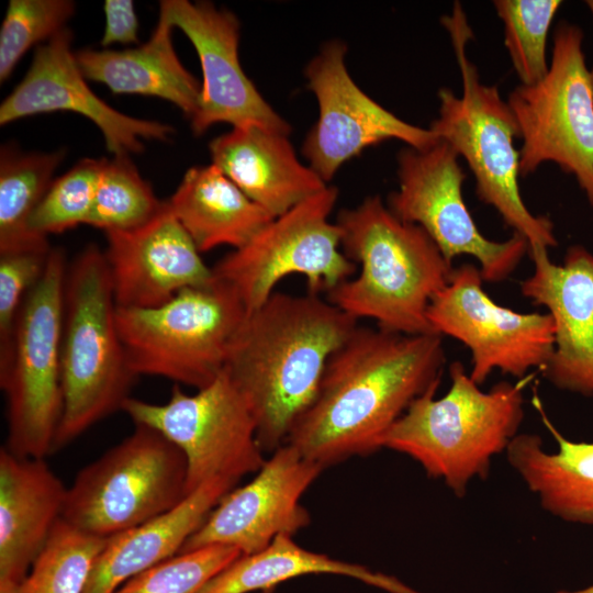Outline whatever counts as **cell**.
Here are the masks:
<instances>
[{"label": "cell", "instance_id": "cell-1", "mask_svg": "<svg viewBox=\"0 0 593 593\" xmlns=\"http://www.w3.org/2000/svg\"><path fill=\"white\" fill-rule=\"evenodd\" d=\"M441 337L358 325L329 357L313 402L286 444L323 469L382 448L410 404L440 383Z\"/></svg>", "mask_w": 593, "mask_h": 593}, {"label": "cell", "instance_id": "cell-2", "mask_svg": "<svg viewBox=\"0 0 593 593\" xmlns=\"http://www.w3.org/2000/svg\"><path fill=\"white\" fill-rule=\"evenodd\" d=\"M358 321L318 294L275 291L247 313L224 371L246 401L264 452H273L313 402L333 353Z\"/></svg>", "mask_w": 593, "mask_h": 593}, {"label": "cell", "instance_id": "cell-3", "mask_svg": "<svg viewBox=\"0 0 593 593\" xmlns=\"http://www.w3.org/2000/svg\"><path fill=\"white\" fill-rule=\"evenodd\" d=\"M335 223L343 253L360 271L327 292V300L387 332L434 333L428 306L454 268L428 234L396 217L379 195L342 210Z\"/></svg>", "mask_w": 593, "mask_h": 593}, {"label": "cell", "instance_id": "cell-4", "mask_svg": "<svg viewBox=\"0 0 593 593\" xmlns=\"http://www.w3.org/2000/svg\"><path fill=\"white\" fill-rule=\"evenodd\" d=\"M448 392L439 383L416 398L384 435L381 446L418 462L463 497L473 479L489 475L492 459L505 452L524 418V381H501L482 391L461 362L449 367Z\"/></svg>", "mask_w": 593, "mask_h": 593}, {"label": "cell", "instance_id": "cell-5", "mask_svg": "<svg viewBox=\"0 0 593 593\" xmlns=\"http://www.w3.org/2000/svg\"><path fill=\"white\" fill-rule=\"evenodd\" d=\"M441 23L451 38L462 93L456 96L448 88L438 91V118L429 128L465 158L474 176L479 200L493 206L504 223L528 242L529 249L557 246L552 222L534 215L523 202L521 157L514 146V139L519 138L518 126L497 87L483 83L468 59L466 48L472 30L459 2Z\"/></svg>", "mask_w": 593, "mask_h": 593}, {"label": "cell", "instance_id": "cell-6", "mask_svg": "<svg viewBox=\"0 0 593 593\" xmlns=\"http://www.w3.org/2000/svg\"><path fill=\"white\" fill-rule=\"evenodd\" d=\"M60 358L64 411L53 452L122 411L137 378L118 331L104 253L92 244L67 268Z\"/></svg>", "mask_w": 593, "mask_h": 593}, {"label": "cell", "instance_id": "cell-7", "mask_svg": "<svg viewBox=\"0 0 593 593\" xmlns=\"http://www.w3.org/2000/svg\"><path fill=\"white\" fill-rule=\"evenodd\" d=\"M67 268L64 251L52 248L0 354L8 421L3 447L18 457L45 459L54 450L64 411L60 353Z\"/></svg>", "mask_w": 593, "mask_h": 593}, {"label": "cell", "instance_id": "cell-8", "mask_svg": "<svg viewBox=\"0 0 593 593\" xmlns=\"http://www.w3.org/2000/svg\"><path fill=\"white\" fill-rule=\"evenodd\" d=\"M246 315L234 289L214 277L156 307L116 306V326L137 377H161L199 390L224 370L230 344Z\"/></svg>", "mask_w": 593, "mask_h": 593}, {"label": "cell", "instance_id": "cell-9", "mask_svg": "<svg viewBox=\"0 0 593 593\" xmlns=\"http://www.w3.org/2000/svg\"><path fill=\"white\" fill-rule=\"evenodd\" d=\"M187 460L159 430L135 424L131 435L85 466L67 488L61 518L109 538L178 505L186 496Z\"/></svg>", "mask_w": 593, "mask_h": 593}, {"label": "cell", "instance_id": "cell-10", "mask_svg": "<svg viewBox=\"0 0 593 593\" xmlns=\"http://www.w3.org/2000/svg\"><path fill=\"white\" fill-rule=\"evenodd\" d=\"M582 43L579 26L559 23L545 78L532 86L519 85L506 102L523 141L521 176L555 163L575 178L593 206V93Z\"/></svg>", "mask_w": 593, "mask_h": 593}, {"label": "cell", "instance_id": "cell-11", "mask_svg": "<svg viewBox=\"0 0 593 593\" xmlns=\"http://www.w3.org/2000/svg\"><path fill=\"white\" fill-rule=\"evenodd\" d=\"M337 198L338 189L327 186L275 217L246 245L221 258L213 276L234 289L247 313L290 275L303 276L309 293L329 292L356 271L342 250L338 225L329 221Z\"/></svg>", "mask_w": 593, "mask_h": 593}, {"label": "cell", "instance_id": "cell-12", "mask_svg": "<svg viewBox=\"0 0 593 593\" xmlns=\"http://www.w3.org/2000/svg\"><path fill=\"white\" fill-rule=\"evenodd\" d=\"M122 411L134 424L159 430L187 460V495L214 479L238 482L265 463L255 418L227 373L194 394L179 384L166 403L128 398Z\"/></svg>", "mask_w": 593, "mask_h": 593}, {"label": "cell", "instance_id": "cell-13", "mask_svg": "<svg viewBox=\"0 0 593 593\" xmlns=\"http://www.w3.org/2000/svg\"><path fill=\"white\" fill-rule=\"evenodd\" d=\"M458 157L441 139L425 149L403 148L398 155L399 188L387 205L400 220L422 227L448 262L472 256L483 281H503L529 251L528 242L516 233L504 242L483 236L462 197L466 174Z\"/></svg>", "mask_w": 593, "mask_h": 593}, {"label": "cell", "instance_id": "cell-14", "mask_svg": "<svg viewBox=\"0 0 593 593\" xmlns=\"http://www.w3.org/2000/svg\"><path fill=\"white\" fill-rule=\"evenodd\" d=\"M475 265L454 268L447 286L430 301L427 318L439 335L471 351L470 378L482 384L494 371L523 379L542 369L555 347V322L547 313H521L495 303L482 288Z\"/></svg>", "mask_w": 593, "mask_h": 593}, {"label": "cell", "instance_id": "cell-15", "mask_svg": "<svg viewBox=\"0 0 593 593\" xmlns=\"http://www.w3.org/2000/svg\"><path fill=\"white\" fill-rule=\"evenodd\" d=\"M344 42H326L309 61L304 75L318 104V118L307 133L302 154L328 183L338 169L363 149L387 139L425 149L439 138L430 128L410 124L363 92L349 75Z\"/></svg>", "mask_w": 593, "mask_h": 593}, {"label": "cell", "instance_id": "cell-16", "mask_svg": "<svg viewBox=\"0 0 593 593\" xmlns=\"http://www.w3.org/2000/svg\"><path fill=\"white\" fill-rule=\"evenodd\" d=\"M194 46L202 69L201 93L191 130L200 136L213 124L259 125L290 134V124L262 98L238 58L239 21L208 1H160V13Z\"/></svg>", "mask_w": 593, "mask_h": 593}, {"label": "cell", "instance_id": "cell-17", "mask_svg": "<svg viewBox=\"0 0 593 593\" xmlns=\"http://www.w3.org/2000/svg\"><path fill=\"white\" fill-rule=\"evenodd\" d=\"M323 468L283 444L245 485L230 491L190 536L180 552L211 545L250 555L278 536L298 533L311 517L301 496Z\"/></svg>", "mask_w": 593, "mask_h": 593}, {"label": "cell", "instance_id": "cell-18", "mask_svg": "<svg viewBox=\"0 0 593 593\" xmlns=\"http://www.w3.org/2000/svg\"><path fill=\"white\" fill-rule=\"evenodd\" d=\"M71 41V31L64 29L36 48L26 75L0 105L1 125L35 114L75 112L98 126L114 156L142 153L143 138L167 141L172 135V126L126 115L97 97L78 67Z\"/></svg>", "mask_w": 593, "mask_h": 593}, {"label": "cell", "instance_id": "cell-19", "mask_svg": "<svg viewBox=\"0 0 593 593\" xmlns=\"http://www.w3.org/2000/svg\"><path fill=\"white\" fill-rule=\"evenodd\" d=\"M533 273L522 281V294L545 306L555 322L553 351L541 369L556 388L593 395V254L571 246L562 265L553 264L548 249L528 251Z\"/></svg>", "mask_w": 593, "mask_h": 593}, {"label": "cell", "instance_id": "cell-20", "mask_svg": "<svg viewBox=\"0 0 593 593\" xmlns=\"http://www.w3.org/2000/svg\"><path fill=\"white\" fill-rule=\"evenodd\" d=\"M103 251L118 307L148 309L213 281L212 268L167 208L146 224L105 233Z\"/></svg>", "mask_w": 593, "mask_h": 593}, {"label": "cell", "instance_id": "cell-21", "mask_svg": "<svg viewBox=\"0 0 593 593\" xmlns=\"http://www.w3.org/2000/svg\"><path fill=\"white\" fill-rule=\"evenodd\" d=\"M67 488L45 459L0 449V593H18L55 525Z\"/></svg>", "mask_w": 593, "mask_h": 593}, {"label": "cell", "instance_id": "cell-22", "mask_svg": "<svg viewBox=\"0 0 593 593\" xmlns=\"http://www.w3.org/2000/svg\"><path fill=\"white\" fill-rule=\"evenodd\" d=\"M209 150L212 164L273 217L328 186L299 159L288 134L264 126L233 127Z\"/></svg>", "mask_w": 593, "mask_h": 593}, {"label": "cell", "instance_id": "cell-23", "mask_svg": "<svg viewBox=\"0 0 593 593\" xmlns=\"http://www.w3.org/2000/svg\"><path fill=\"white\" fill-rule=\"evenodd\" d=\"M236 484L225 479L211 480L170 511L107 538L82 593H114L131 578L179 553Z\"/></svg>", "mask_w": 593, "mask_h": 593}, {"label": "cell", "instance_id": "cell-24", "mask_svg": "<svg viewBox=\"0 0 593 593\" xmlns=\"http://www.w3.org/2000/svg\"><path fill=\"white\" fill-rule=\"evenodd\" d=\"M536 405L558 450L548 452L537 434H517L506 459L542 510L568 523L593 525V443L567 439L537 400Z\"/></svg>", "mask_w": 593, "mask_h": 593}, {"label": "cell", "instance_id": "cell-25", "mask_svg": "<svg viewBox=\"0 0 593 593\" xmlns=\"http://www.w3.org/2000/svg\"><path fill=\"white\" fill-rule=\"evenodd\" d=\"M174 26L161 15L149 40L123 51L80 49L75 58L86 79L105 85L116 94H142L171 102L191 119L201 83L178 58Z\"/></svg>", "mask_w": 593, "mask_h": 593}, {"label": "cell", "instance_id": "cell-26", "mask_svg": "<svg viewBox=\"0 0 593 593\" xmlns=\"http://www.w3.org/2000/svg\"><path fill=\"white\" fill-rule=\"evenodd\" d=\"M166 204L200 253L240 248L275 219L213 164L188 169Z\"/></svg>", "mask_w": 593, "mask_h": 593}, {"label": "cell", "instance_id": "cell-27", "mask_svg": "<svg viewBox=\"0 0 593 593\" xmlns=\"http://www.w3.org/2000/svg\"><path fill=\"white\" fill-rule=\"evenodd\" d=\"M306 574L350 577L389 593H421L394 577L302 548L289 535L278 536L257 552L240 555L211 579L199 593H249L270 590L282 582Z\"/></svg>", "mask_w": 593, "mask_h": 593}, {"label": "cell", "instance_id": "cell-28", "mask_svg": "<svg viewBox=\"0 0 593 593\" xmlns=\"http://www.w3.org/2000/svg\"><path fill=\"white\" fill-rule=\"evenodd\" d=\"M66 150L22 153L2 146L0 155V254L49 247L30 230L31 217L53 182Z\"/></svg>", "mask_w": 593, "mask_h": 593}, {"label": "cell", "instance_id": "cell-29", "mask_svg": "<svg viewBox=\"0 0 593 593\" xmlns=\"http://www.w3.org/2000/svg\"><path fill=\"white\" fill-rule=\"evenodd\" d=\"M105 540L60 518L18 593H82Z\"/></svg>", "mask_w": 593, "mask_h": 593}, {"label": "cell", "instance_id": "cell-30", "mask_svg": "<svg viewBox=\"0 0 593 593\" xmlns=\"http://www.w3.org/2000/svg\"><path fill=\"white\" fill-rule=\"evenodd\" d=\"M165 206L128 156L104 158L94 201L86 224L109 232L137 228Z\"/></svg>", "mask_w": 593, "mask_h": 593}, {"label": "cell", "instance_id": "cell-31", "mask_svg": "<svg viewBox=\"0 0 593 593\" xmlns=\"http://www.w3.org/2000/svg\"><path fill=\"white\" fill-rule=\"evenodd\" d=\"M504 24V44L523 86L539 82L548 72L547 40L559 0H495Z\"/></svg>", "mask_w": 593, "mask_h": 593}, {"label": "cell", "instance_id": "cell-32", "mask_svg": "<svg viewBox=\"0 0 593 593\" xmlns=\"http://www.w3.org/2000/svg\"><path fill=\"white\" fill-rule=\"evenodd\" d=\"M104 158H85L53 180L34 211L30 230L40 236L59 234L86 224L102 174Z\"/></svg>", "mask_w": 593, "mask_h": 593}, {"label": "cell", "instance_id": "cell-33", "mask_svg": "<svg viewBox=\"0 0 593 593\" xmlns=\"http://www.w3.org/2000/svg\"><path fill=\"white\" fill-rule=\"evenodd\" d=\"M240 555L223 545L179 552L131 578L114 593H199Z\"/></svg>", "mask_w": 593, "mask_h": 593}, {"label": "cell", "instance_id": "cell-34", "mask_svg": "<svg viewBox=\"0 0 593 593\" xmlns=\"http://www.w3.org/2000/svg\"><path fill=\"white\" fill-rule=\"evenodd\" d=\"M70 0H11L0 30V81L7 80L25 53L49 41L75 13Z\"/></svg>", "mask_w": 593, "mask_h": 593}, {"label": "cell", "instance_id": "cell-35", "mask_svg": "<svg viewBox=\"0 0 593 593\" xmlns=\"http://www.w3.org/2000/svg\"><path fill=\"white\" fill-rule=\"evenodd\" d=\"M52 248L0 254V354L11 339L19 312L43 276Z\"/></svg>", "mask_w": 593, "mask_h": 593}, {"label": "cell", "instance_id": "cell-36", "mask_svg": "<svg viewBox=\"0 0 593 593\" xmlns=\"http://www.w3.org/2000/svg\"><path fill=\"white\" fill-rule=\"evenodd\" d=\"M105 27L100 44L103 48L112 44L138 42V19L131 0H105L103 4Z\"/></svg>", "mask_w": 593, "mask_h": 593}, {"label": "cell", "instance_id": "cell-37", "mask_svg": "<svg viewBox=\"0 0 593 593\" xmlns=\"http://www.w3.org/2000/svg\"><path fill=\"white\" fill-rule=\"evenodd\" d=\"M586 5L590 9V11L592 13V16H593V0L586 1ZM589 71H590V82H591V88H592V93H593V67Z\"/></svg>", "mask_w": 593, "mask_h": 593}, {"label": "cell", "instance_id": "cell-38", "mask_svg": "<svg viewBox=\"0 0 593 593\" xmlns=\"http://www.w3.org/2000/svg\"><path fill=\"white\" fill-rule=\"evenodd\" d=\"M558 593H593V584L577 591H559Z\"/></svg>", "mask_w": 593, "mask_h": 593}]
</instances>
